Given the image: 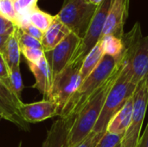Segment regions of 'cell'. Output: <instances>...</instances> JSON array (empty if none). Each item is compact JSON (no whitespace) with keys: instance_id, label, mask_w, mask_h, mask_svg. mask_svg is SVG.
Wrapping results in <instances>:
<instances>
[{"instance_id":"11","label":"cell","mask_w":148,"mask_h":147,"mask_svg":"<svg viewBox=\"0 0 148 147\" xmlns=\"http://www.w3.org/2000/svg\"><path fill=\"white\" fill-rule=\"evenodd\" d=\"M121 71L136 86L143 81H148V36L141 38L130 65L121 67Z\"/></svg>"},{"instance_id":"14","label":"cell","mask_w":148,"mask_h":147,"mask_svg":"<svg viewBox=\"0 0 148 147\" xmlns=\"http://www.w3.org/2000/svg\"><path fill=\"white\" fill-rule=\"evenodd\" d=\"M28 65L36 80L32 88L37 89L44 96V99H49L53 84V76L45 55L38 62H28Z\"/></svg>"},{"instance_id":"15","label":"cell","mask_w":148,"mask_h":147,"mask_svg":"<svg viewBox=\"0 0 148 147\" xmlns=\"http://www.w3.org/2000/svg\"><path fill=\"white\" fill-rule=\"evenodd\" d=\"M70 33V29L56 16H55L52 23L43 33V36L41 41L44 52L54 49Z\"/></svg>"},{"instance_id":"19","label":"cell","mask_w":148,"mask_h":147,"mask_svg":"<svg viewBox=\"0 0 148 147\" xmlns=\"http://www.w3.org/2000/svg\"><path fill=\"white\" fill-rule=\"evenodd\" d=\"M100 42L104 55L114 57L119 61L123 49V43L121 38L114 36H105L100 39Z\"/></svg>"},{"instance_id":"29","label":"cell","mask_w":148,"mask_h":147,"mask_svg":"<svg viewBox=\"0 0 148 147\" xmlns=\"http://www.w3.org/2000/svg\"><path fill=\"white\" fill-rule=\"evenodd\" d=\"M15 26L16 24L13 22L6 19L0 15V36L10 34L13 31Z\"/></svg>"},{"instance_id":"31","label":"cell","mask_w":148,"mask_h":147,"mask_svg":"<svg viewBox=\"0 0 148 147\" xmlns=\"http://www.w3.org/2000/svg\"><path fill=\"white\" fill-rule=\"evenodd\" d=\"M10 35V34H6V35H3V36H0V52H1V50H2V49H3V45H4L5 42L7 41Z\"/></svg>"},{"instance_id":"1","label":"cell","mask_w":148,"mask_h":147,"mask_svg":"<svg viewBox=\"0 0 148 147\" xmlns=\"http://www.w3.org/2000/svg\"><path fill=\"white\" fill-rule=\"evenodd\" d=\"M121 67L120 62L109 55H104L97 68L81 83L76 92L72 95L59 118L75 117L79 111L92 98L107 81Z\"/></svg>"},{"instance_id":"34","label":"cell","mask_w":148,"mask_h":147,"mask_svg":"<svg viewBox=\"0 0 148 147\" xmlns=\"http://www.w3.org/2000/svg\"><path fill=\"white\" fill-rule=\"evenodd\" d=\"M12 1H13V2H14V3H15V2H16V1H17V0H12Z\"/></svg>"},{"instance_id":"30","label":"cell","mask_w":148,"mask_h":147,"mask_svg":"<svg viewBox=\"0 0 148 147\" xmlns=\"http://www.w3.org/2000/svg\"><path fill=\"white\" fill-rule=\"evenodd\" d=\"M137 147H148V124L143 134L139 139Z\"/></svg>"},{"instance_id":"21","label":"cell","mask_w":148,"mask_h":147,"mask_svg":"<svg viewBox=\"0 0 148 147\" xmlns=\"http://www.w3.org/2000/svg\"><path fill=\"white\" fill-rule=\"evenodd\" d=\"M10 87L13 94L21 100V94L23 90V83L20 72V67L14 68L10 69Z\"/></svg>"},{"instance_id":"27","label":"cell","mask_w":148,"mask_h":147,"mask_svg":"<svg viewBox=\"0 0 148 147\" xmlns=\"http://www.w3.org/2000/svg\"><path fill=\"white\" fill-rule=\"evenodd\" d=\"M0 81L3 82L5 86H7L11 90L10 68L6 64V62L1 53H0Z\"/></svg>"},{"instance_id":"24","label":"cell","mask_w":148,"mask_h":147,"mask_svg":"<svg viewBox=\"0 0 148 147\" xmlns=\"http://www.w3.org/2000/svg\"><path fill=\"white\" fill-rule=\"evenodd\" d=\"M124 134H112L106 133L95 147H116L122 142Z\"/></svg>"},{"instance_id":"33","label":"cell","mask_w":148,"mask_h":147,"mask_svg":"<svg viewBox=\"0 0 148 147\" xmlns=\"http://www.w3.org/2000/svg\"><path fill=\"white\" fill-rule=\"evenodd\" d=\"M116 147H121V143L120 145H118V146H116Z\"/></svg>"},{"instance_id":"22","label":"cell","mask_w":148,"mask_h":147,"mask_svg":"<svg viewBox=\"0 0 148 147\" xmlns=\"http://www.w3.org/2000/svg\"><path fill=\"white\" fill-rule=\"evenodd\" d=\"M0 15L17 25V13L12 0H0Z\"/></svg>"},{"instance_id":"25","label":"cell","mask_w":148,"mask_h":147,"mask_svg":"<svg viewBox=\"0 0 148 147\" xmlns=\"http://www.w3.org/2000/svg\"><path fill=\"white\" fill-rule=\"evenodd\" d=\"M21 53L27 60V62L30 63H36L44 56L42 49H22Z\"/></svg>"},{"instance_id":"17","label":"cell","mask_w":148,"mask_h":147,"mask_svg":"<svg viewBox=\"0 0 148 147\" xmlns=\"http://www.w3.org/2000/svg\"><path fill=\"white\" fill-rule=\"evenodd\" d=\"M19 29V27L16 25L0 52L10 69L20 67V56L22 53L18 40Z\"/></svg>"},{"instance_id":"20","label":"cell","mask_w":148,"mask_h":147,"mask_svg":"<svg viewBox=\"0 0 148 147\" xmlns=\"http://www.w3.org/2000/svg\"><path fill=\"white\" fill-rule=\"evenodd\" d=\"M55 16H51L42 10H41L37 6L35 7L28 15V19L31 24L36 26L43 33L47 30V29L50 26Z\"/></svg>"},{"instance_id":"9","label":"cell","mask_w":148,"mask_h":147,"mask_svg":"<svg viewBox=\"0 0 148 147\" xmlns=\"http://www.w3.org/2000/svg\"><path fill=\"white\" fill-rule=\"evenodd\" d=\"M23 104L13 92L0 81V116L2 119L14 124L19 129L29 132V124L24 120L21 113L20 106Z\"/></svg>"},{"instance_id":"23","label":"cell","mask_w":148,"mask_h":147,"mask_svg":"<svg viewBox=\"0 0 148 147\" xmlns=\"http://www.w3.org/2000/svg\"><path fill=\"white\" fill-rule=\"evenodd\" d=\"M18 40H19V45L21 49H42V42L39 40L24 33L21 29H19Z\"/></svg>"},{"instance_id":"5","label":"cell","mask_w":148,"mask_h":147,"mask_svg":"<svg viewBox=\"0 0 148 147\" xmlns=\"http://www.w3.org/2000/svg\"><path fill=\"white\" fill-rule=\"evenodd\" d=\"M98 6L88 4L84 0H65L56 16L81 39L90 25Z\"/></svg>"},{"instance_id":"10","label":"cell","mask_w":148,"mask_h":147,"mask_svg":"<svg viewBox=\"0 0 148 147\" xmlns=\"http://www.w3.org/2000/svg\"><path fill=\"white\" fill-rule=\"evenodd\" d=\"M129 3L130 0H114L103 28L101 37L114 36L118 38H122L125 34L124 25L128 16Z\"/></svg>"},{"instance_id":"3","label":"cell","mask_w":148,"mask_h":147,"mask_svg":"<svg viewBox=\"0 0 148 147\" xmlns=\"http://www.w3.org/2000/svg\"><path fill=\"white\" fill-rule=\"evenodd\" d=\"M137 86L122 71H121L115 83L110 89L105 101L100 117L94 127L93 132H107L108 122L113 116L119 112L125 103L134 94Z\"/></svg>"},{"instance_id":"26","label":"cell","mask_w":148,"mask_h":147,"mask_svg":"<svg viewBox=\"0 0 148 147\" xmlns=\"http://www.w3.org/2000/svg\"><path fill=\"white\" fill-rule=\"evenodd\" d=\"M106 133L107 132H103V133L92 132L82 142H80L78 145L75 146L74 147H95Z\"/></svg>"},{"instance_id":"12","label":"cell","mask_w":148,"mask_h":147,"mask_svg":"<svg viewBox=\"0 0 148 147\" xmlns=\"http://www.w3.org/2000/svg\"><path fill=\"white\" fill-rule=\"evenodd\" d=\"M20 113L26 122L36 123L58 116L57 105L49 99L29 104L23 103L20 106Z\"/></svg>"},{"instance_id":"28","label":"cell","mask_w":148,"mask_h":147,"mask_svg":"<svg viewBox=\"0 0 148 147\" xmlns=\"http://www.w3.org/2000/svg\"><path fill=\"white\" fill-rule=\"evenodd\" d=\"M19 28H20V29H21L22 31H23L24 33H26V34H28V35L33 36L34 38L39 40L40 42L42 41V36H43V32L41 31L39 29H37V28H36V26H34L33 24H31L29 22L22 24Z\"/></svg>"},{"instance_id":"32","label":"cell","mask_w":148,"mask_h":147,"mask_svg":"<svg viewBox=\"0 0 148 147\" xmlns=\"http://www.w3.org/2000/svg\"><path fill=\"white\" fill-rule=\"evenodd\" d=\"M85 3H88V4H92V5H95L98 6L101 4V3L102 2V0H84Z\"/></svg>"},{"instance_id":"16","label":"cell","mask_w":148,"mask_h":147,"mask_svg":"<svg viewBox=\"0 0 148 147\" xmlns=\"http://www.w3.org/2000/svg\"><path fill=\"white\" fill-rule=\"evenodd\" d=\"M134 95L125 103L122 108L117 112L108 122L107 133L112 134H124L127 131L133 115Z\"/></svg>"},{"instance_id":"18","label":"cell","mask_w":148,"mask_h":147,"mask_svg":"<svg viewBox=\"0 0 148 147\" xmlns=\"http://www.w3.org/2000/svg\"><path fill=\"white\" fill-rule=\"evenodd\" d=\"M104 56V52L101 48V44L100 41L98 43L91 49V51L88 54V55L83 60L81 68V78L82 81L85 80L99 65L101 61Z\"/></svg>"},{"instance_id":"8","label":"cell","mask_w":148,"mask_h":147,"mask_svg":"<svg viewBox=\"0 0 148 147\" xmlns=\"http://www.w3.org/2000/svg\"><path fill=\"white\" fill-rule=\"evenodd\" d=\"M81 40L78 36L71 32L54 49L44 52V55L51 69L53 79L70 63Z\"/></svg>"},{"instance_id":"7","label":"cell","mask_w":148,"mask_h":147,"mask_svg":"<svg viewBox=\"0 0 148 147\" xmlns=\"http://www.w3.org/2000/svg\"><path fill=\"white\" fill-rule=\"evenodd\" d=\"M148 105V81L137 85L134 94V109L131 124L121 142V147H137Z\"/></svg>"},{"instance_id":"6","label":"cell","mask_w":148,"mask_h":147,"mask_svg":"<svg viewBox=\"0 0 148 147\" xmlns=\"http://www.w3.org/2000/svg\"><path fill=\"white\" fill-rule=\"evenodd\" d=\"M113 2L114 0H102L101 4L98 5L88 31L85 36L81 40V42L70 62L82 64L85 57L98 43L101 37L103 28Z\"/></svg>"},{"instance_id":"2","label":"cell","mask_w":148,"mask_h":147,"mask_svg":"<svg viewBox=\"0 0 148 147\" xmlns=\"http://www.w3.org/2000/svg\"><path fill=\"white\" fill-rule=\"evenodd\" d=\"M121 71V67L107 81L99 91L88 101V102L75 115L69 131V147H74L78 145L93 132L103 108L107 96L115 83Z\"/></svg>"},{"instance_id":"35","label":"cell","mask_w":148,"mask_h":147,"mask_svg":"<svg viewBox=\"0 0 148 147\" xmlns=\"http://www.w3.org/2000/svg\"><path fill=\"white\" fill-rule=\"evenodd\" d=\"M1 119H2V118H1V116H0V120H1Z\"/></svg>"},{"instance_id":"4","label":"cell","mask_w":148,"mask_h":147,"mask_svg":"<svg viewBox=\"0 0 148 147\" xmlns=\"http://www.w3.org/2000/svg\"><path fill=\"white\" fill-rule=\"evenodd\" d=\"M81 68L82 63L70 62L53 79L49 100H51L57 105L59 117L72 95L82 82L80 74Z\"/></svg>"},{"instance_id":"13","label":"cell","mask_w":148,"mask_h":147,"mask_svg":"<svg viewBox=\"0 0 148 147\" xmlns=\"http://www.w3.org/2000/svg\"><path fill=\"white\" fill-rule=\"evenodd\" d=\"M75 117L56 120L48 130L42 147H69V131Z\"/></svg>"}]
</instances>
